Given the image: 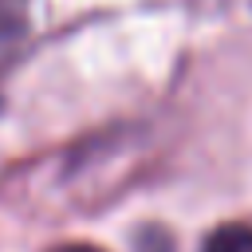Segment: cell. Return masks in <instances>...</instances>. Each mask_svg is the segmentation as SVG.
Wrapping results in <instances>:
<instances>
[{"label":"cell","instance_id":"obj_1","mask_svg":"<svg viewBox=\"0 0 252 252\" xmlns=\"http://www.w3.org/2000/svg\"><path fill=\"white\" fill-rule=\"evenodd\" d=\"M24 35H28V8H24V0H0V71L16 59Z\"/></svg>","mask_w":252,"mask_h":252},{"label":"cell","instance_id":"obj_2","mask_svg":"<svg viewBox=\"0 0 252 252\" xmlns=\"http://www.w3.org/2000/svg\"><path fill=\"white\" fill-rule=\"evenodd\" d=\"M201 252H252V228L248 224H220L209 232Z\"/></svg>","mask_w":252,"mask_h":252},{"label":"cell","instance_id":"obj_3","mask_svg":"<svg viewBox=\"0 0 252 252\" xmlns=\"http://www.w3.org/2000/svg\"><path fill=\"white\" fill-rule=\"evenodd\" d=\"M55 252H98V248H91V244H63V248H55Z\"/></svg>","mask_w":252,"mask_h":252}]
</instances>
